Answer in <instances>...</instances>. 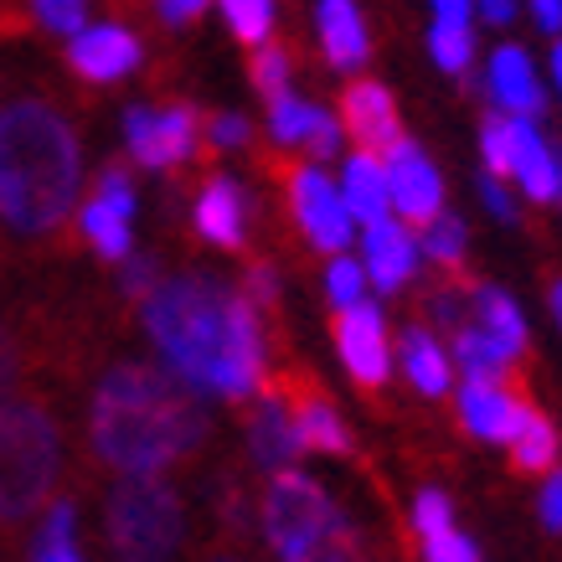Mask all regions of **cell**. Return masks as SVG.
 Masks as SVG:
<instances>
[{"label":"cell","instance_id":"1","mask_svg":"<svg viewBox=\"0 0 562 562\" xmlns=\"http://www.w3.org/2000/svg\"><path fill=\"white\" fill-rule=\"evenodd\" d=\"M145 330L187 387H206L243 403L263 382L258 310L248 294L227 290L222 279L206 273L160 279L145 294Z\"/></svg>","mask_w":562,"mask_h":562},{"label":"cell","instance_id":"2","mask_svg":"<svg viewBox=\"0 0 562 562\" xmlns=\"http://www.w3.org/2000/svg\"><path fill=\"white\" fill-rule=\"evenodd\" d=\"M212 418L176 372L114 361L88 397V454L109 475H166L202 454Z\"/></svg>","mask_w":562,"mask_h":562},{"label":"cell","instance_id":"3","mask_svg":"<svg viewBox=\"0 0 562 562\" xmlns=\"http://www.w3.org/2000/svg\"><path fill=\"white\" fill-rule=\"evenodd\" d=\"M83 187V145L52 99H11L0 109V233L52 238L72 217Z\"/></svg>","mask_w":562,"mask_h":562},{"label":"cell","instance_id":"4","mask_svg":"<svg viewBox=\"0 0 562 562\" xmlns=\"http://www.w3.org/2000/svg\"><path fill=\"white\" fill-rule=\"evenodd\" d=\"M68 464V428L47 392L0 403V531L11 537L52 501Z\"/></svg>","mask_w":562,"mask_h":562},{"label":"cell","instance_id":"5","mask_svg":"<svg viewBox=\"0 0 562 562\" xmlns=\"http://www.w3.org/2000/svg\"><path fill=\"white\" fill-rule=\"evenodd\" d=\"M103 542L114 562H176L187 542V501L160 475H120L103 501Z\"/></svg>","mask_w":562,"mask_h":562},{"label":"cell","instance_id":"6","mask_svg":"<svg viewBox=\"0 0 562 562\" xmlns=\"http://www.w3.org/2000/svg\"><path fill=\"white\" fill-rule=\"evenodd\" d=\"M258 512H263V537L284 562H321V552L341 527V512L321 480L294 475V470H273Z\"/></svg>","mask_w":562,"mask_h":562},{"label":"cell","instance_id":"7","mask_svg":"<svg viewBox=\"0 0 562 562\" xmlns=\"http://www.w3.org/2000/svg\"><path fill=\"white\" fill-rule=\"evenodd\" d=\"M124 139H130V155L150 171H171L181 160L206 145V114L191 109V103H166V109H145L135 103L124 114Z\"/></svg>","mask_w":562,"mask_h":562},{"label":"cell","instance_id":"8","mask_svg":"<svg viewBox=\"0 0 562 562\" xmlns=\"http://www.w3.org/2000/svg\"><path fill=\"white\" fill-rule=\"evenodd\" d=\"M284 187H290V212H294V222L305 227V238L336 258L346 243H351V212H346V202L336 196L330 176H325L321 166H294V171L284 176Z\"/></svg>","mask_w":562,"mask_h":562},{"label":"cell","instance_id":"9","mask_svg":"<svg viewBox=\"0 0 562 562\" xmlns=\"http://www.w3.org/2000/svg\"><path fill=\"white\" fill-rule=\"evenodd\" d=\"M330 330H336V351H341L346 372H351V382H357L361 392H382L387 387V325H382V315H376V305H367V300H357V305L336 310V321H330Z\"/></svg>","mask_w":562,"mask_h":562},{"label":"cell","instance_id":"10","mask_svg":"<svg viewBox=\"0 0 562 562\" xmlns=\"http://www.w3.org/2000/svg\"><path fill=\"white\" fill-rule=\"evenodd\" d=\"M341 135L357 139L361 155H372V160H387L403 145V120H397V103L387 88L372 78L341 88Z\"/></svg>","mask_w":562,"mask_h":562},{"label":"cell","instance_id":"11","mask_svg":"<svg viewBox=\"0 0 562 562\" xmlns=\"http://www.w3.org/2000/svg\"><path fill=\"white\" fill-rule=\"evenodd\" d=\"M485 99L495 114H516V120H542L547 114V88L542 72L531 63L521 42H501L485 63Z\"/></svg>","mask_w":562,"mask_h":562},{"label":"cell","instance_id":"12","mask_svg":"<svg viewBox=\"0 0 562 562\" xmlns=\"http://www.w3.org/2000/svg\"><path fill=\"white\" fill-rule=\"evenodd\" d=\"M382 176H387V206H397L413 227H424V222H434L443 212V176L434 171V160L413 139H403L382 160Z\"/></svg>","mask_w":562,"mask_h":562},{"label":"cell","instance_id":"13","mask_svg":"<svg viewBox=\"0 0 562 562\" xmlns=\"http://www.w3.org/2000/svg\"><path fill=\"white\" fill-rule=\"evenodd\" d=\"M300 428H294V408L284 382L254 392V408H248V454H254L258 470H290L294 454H300Z\"/></svg>","mask_w":562,"mask_h":562},{"label":"cell","instance_id":"14","mask_svg":"<svg viewBox=\"0 0 562 562\" xmlns=\"http://www.w3.org/2000/svg\"><path fill=\"white\" fill-rule=\"evenodd\" d=\"M512 181L537 206L562 202V145L547 139L537 120H516V114H512Z\"/></svg>","mask_w":562,"mask_h":562},{"label":"cell","instance_id":"15","mask_svg":"<svg viewBox=\"0 0 562 562\" xmlns=\"http://www.w3.org/2000/svg\"><path fill=\"white\" fill-rule=\"evenodd\" d=\"M527 408V397L512 392L506 376H464L460 387V424L480 443H506L516 428V413Z\"/></svg>","mask_w":562,"mask_h":562},{"label":"cell","instance_id":"16","mask_svg":"<svg viewBox=\"0 0 562 562\" xmlns=\"http://www.w3.org/2000/svg\"><path fill=\"white\" fill-rule=\"evenodd\" d=\"M68 68L83 83H120L124 72L139 68V36L124 26H83L68 42Z\"/></svg>","mask_w":562,"mask_h":562},{"label":"cell","instance_id":"17","mask_svg":"<svg viewBox=\"0 0 562 562\" xmlns=\"http://www.w3.org/2000/svg\"><path fill=\"white\" fill-rule=\"evenodd\" d=\"M196 233L212 248L243 254V243H248V196H243L233 176H206L202 181V191H196Z\"/></svg>","mask_w":562,"mask_h":562},{"label":"cell","instance_id":"18","mask_svg":"<svg viewBox=\"0 0 562 562\" xmlns=\"http://www.w3.org/2000/svg\"><path fill=\"white\" fill-rule=\"evenodd\" d=\"M470 321L491 336L495 346H501V357L506 361H521L531 346V330H527V315H521V305H516L506 290H491V284H475V294H470Z\"/></svg>","mask_w":562,"mask_h":562},{"label":"cell","instance_id":"19","mask_svg":"<svg viewBox=\"0 0 562 562\" xmlns=\"http://www.w3.org/2000/svg\"><path fill=\"white\" fill-rule=\"evenodd\" d=\"M506 449H512L516 475L547 480L552 470H558V460H562V434H558V424H552L542 408H531L527 403V408L516 413V428H512V439H506Z\"/></svg>","mask_w":562,"mask_h":562},{"label":"cell","instance_id":"20","mask_svg":"<svg viewBox=\"0 0 562 562\" xmlns=\"http://www.w3.org/2000/svg\"><path fill=\"white\" fill-rule=\"evenodd\" d=\"M294 408V428H300V443L305 449H321V454H351V428L341 424V413L330 408L315 382H305V392H294V382H284Z\"/></svg>","mask_w":562,"mask_h":562},{"label":"cell","instance_id":"21","mask_svg":"<svg viewBox=\"0 0 562 562\" xmlns=\"http://www.w3.org/2000/svg\"><path fill=\"white\" fill-rule=\"evenodd\" d=\"M413 263H418V248L403 222H367V279H376V290H403Z\"/></svg>","mask_w":562,"mask_h":562},{"label":"cell","instance_id":"22","mask_svg":"<svg viewBox=\"0 0 562 562\" xmlns=\"http://www.w3.org/2000/svg\"><path fill=\"white\" fill-rule=\"evenodd\" d=\"M321 47L336 68H361L367 63V26H361L357 0H321Z\"/></svg>","mask_w":562,"mask_h":562},{"label":"cell","instance_id":"23","mask_svg":"<svg viewBox=\"0 0 562 562\" xmlns=\"http://www.w3.org/2000/svg\"><path fill=\"white\" fill-rule=\"evenodd\" d=\"M36 361H42L36 330L21 321V315H0V403H11V397L32 382Z\"/></svg>","mask_w":562,"mask_h":562},{"label":"cell","instance_id":"24","mask_svg":"<svg viewBox=\"0 0 562 562\" xmlns=\"http://www.w3.org/2000/svg\"><path fill=\"white\" fill-rule=\"evenodd\" d=\"M397 357H403V372H408V382L424 392V397H449V357L439 351V341L428 336L424 325L403 330Z\"/></svg>","mask_w":562,"mask_h":562},{"label":"cell","instance_id":"25","mask_svg":"<svg viewBox=\"0 0 562 562\" xmlns=\"http://www.w3.org/2000/svg\"><path fill=\"white\" fill-rule=\"evenodd\" d=\"M341 202H346V212H351L357 222H382L387 217V176H382V160L357 155V160L346 166Z\"/></svg>","mask_w":562,"mask_h":562},{"label":"cell","instance_id":"26","mask_svg":"<svg viewBox=\"0 0 562 562\" xmlns=\"http://www.w3.org/2000/svg\"><path fill=\"white\" fill-rule=\"evenodd\" d=\"M78 233H83V238L93 243V254L109 258V263L130 258V217L114 212L109 202H99V196H88V206L78 212Z\"/></svg>","mask_w":562,"mask_h":562},{"label":"cell","instance_id":"27","mask_svg":"<svg viewBox=\"0 0 562 562\" xmlns=\"http://www.w3.org/2000/svg\"><path fill=\"white\" fill-rule=\"evenodd\" d=\"M32 562H88L83 547H78V527H72V501L52 506L36 527V542H32Z\"/></svg>","mask_w":562,"mask_h":562},{"label":"cell","instance_id":"28","mask_svg":"<svg viewBox=\"0 0 562 562\" xmlns=\"http://www.w3.org/2000/svg\"><path fill=\"white\" fill-rule=\"evenodd\" d=\"M428 52H434V63H439L443 72H454V78H464V72L475 68V26L470 21H434L428 26Z\"/></svg>","mask_w":562,"mask_h":562},{"label":"cell","instance_id":"29","mask_svg":"<svg viewBox=\"0 0 562 562\" xmlns=\"http://www.w3.org/2000/svg\"><path fill=\"white\" fill-rule=\"evenodd\" d=\"M454 357H460L464 376H512V367H516V361L501 357V346H495L475 321H464L460 330H454Z\"/></svg>","mask_w":562,"mask_h":562},{"label":"cell","instance_id":"30","mask_svg":"<svg viewBox=\"0 0 562 562\" xmlns=\"http://www.w3.org/2000/svg\"><path fill=\"white\" fill-rule=\"evenodd\" d=\"M418 248H424L439 269L460 273V263H464V222L454 217V212H439L434 222H424V227H418Z\"/></svg>","mask_w":562,"mask_h":562},{"label":"cell","instance_id":"31","mask_svg":"<svg viewBox=\"0 0 562 562\" xmlns=\"http://www.w3.org/2000/svg\"><path fill=\"white\" fill-rule=\"evenodd\" d=\"M315 120H321V109L305 99H294L290 88L284 93H273L269 99V130L279 145H305L310 130H315Z\"/></svg>","mask_w":562,"mask_h":562},{"label":"cell","instance_id":"32","mask_svg":"<svg viewBox=\"0 0 562 562\" xmlns=\"http://www.w3.org/2000/svg\"><path fill=\"white\" fill-rule=\"evenodd\" d=\"M217 5H222V16H227V26H233V36H238L248 52L269 42V32H273V0H217Z\"/></svg>","mask_w":562,"mask_h":562},{"label":"cell","instance_id":"33","mask_svg":"<svg viewBox=\"0 0 562 562\" xmlns=\"http://www.w3.org/2000/svg\"><path fill=\"white\" fill-rule=\"evenodd\" d=\"M480 155H485V176L512 181V114H485L480 120Z\"/></svg>","mask_w":562,"mask_h":562},{"label":"cell","instance_id":"34","mask_svg":"<svg viewBox=\"0 0 562 562\" xmlns=\"http://www.w3.org/2000/svg\"><path fill=\"white\" fill-rule=\"evenodd\" d=\"M248 78H254V88L263 93V99L284 93V88H290V47L263 42L258 52H248Z\"/></svg>","mask_w":562,"mask_h":562},{"label":"cell","instance_id":"35","mask_svg":"<svg viewBox=\"0 0 562 562\" xmlns=\"http://www.w3.org/2000/svg\"><path fill=\"white\" fill-rule=\"evenodd\" d=\"M361 290H367V269L361 263H351V258H330V269H325V294H330V305L346 310V305H357Z\"/></svg>","mask_w":562,"mask_h":562},{"label":"cell","instance_id":"36","mask_svg":"<svg viewBox=\"0 0 562 562\" xmlns=\"http://www.w3.org/2000/svg\"><path fill=\"white\" fill-rule=\"evenodd\" d=\"M32 11L47 32L78 36L83 32V21H88V0H32Z\"/></svg>","mask_w":562,"mask_h":562},{"label":"cell","instance_id":"37","mask_svg":"<svg viewBox=\"0 0 562 562\" xmlns=\"http://www.w3.org/2000/svg\"><path fill=\"white\" fill-rule=\"evenodd\" d=\"M424 562H485V558H480V547L464 531L443 527L434 537H424Z\"/></svg>","mask_w":562,"mask_h":562},{"label":"cell","instance_id":"38","mask_svg":"<svg viewBox=\"0 0 562 562\" xmlns=\"http://www.w3.org/2000/svg\"><path fill=\"white\" fill-rule=\"evenodd\" d=\"M93 196H99V202H109L114 212H124V217H135V181H130V171H124L120 160L99 171V187H93Z\"/></svg>","mask_w":562,"mask_h":562},{"label":"cell","instance_id":"39","mask_svg":"<svg viewBox=\"0 0 562 562\" xmlns=\"http://www.w3.org/2000/svg\"><path fill=\"white\" fill-rule=\"evenodd\" d=\"M413 527H418V537H434V531L454 527L449 495L443 491H418V501H413Z\"/></svg>","mask_w":562,"mask_h":562},{"label":"cell","instance_id":"40","mask_svg":"<svg viewBox=\"0 0 562 562\" xmlns=\"http://www.w3.org/2000/svg\"><path fill=\"white\" fill-rule=\"evenodd\" d=\"M243 294L254 300V310H279V273H273V263H248V273H243Z\"/></svg>","mask_w":562,"mask_h":562},{"label":"cell","instance_id":"41","mask_svg":"<svg viewBox=\"0 0 562 562\" xmlns=\"http://www.w3.org/2000/svg\"><path fill=\"white\" fill-rule=\"evenodd\" d=\"M155 284H160V263H155V258H130V263H124V279H120V290L130 294V300H145V294L155 290Z\"/></svg>","mask_w":562,"mask_h":562},{"label":"cell","instance_id":"42","mask_svg":"<svg viewBox=\"0 0 562 562\" xmlns=\"http://www.w3.org/2000/svg\"><path fill=\"white\" fill-rule=\"evenodd\" d=\"M248 124L238 120V114H212L206 120V145H222V150H233V145H248Z\"/></svg>","mask_w":562,"mask_h":562},{"label":"cell","instance_id":"43","mask_svg":"<svg viewBox=\"0 0 562 562\" xmlns=\"http://www.w3.org/2000/svg\"><path fill=\"white\" fill-rule=\"evenodd\" d=\"M480 202L491 206V217L516 222V196H512V187H506L501 176H480Z\"/></svg>","mask_w":562,"mask_h":562},{"label":"cell","instance_id":"44","mask_svg":"<svg viewBox=\"0 0 562 562\" xmlns=\"http://www.w3.org/2000/svg\"><path fill=\"white\" fill-rule=\"evenodd\" d=\"M310 155H315V160H330V155L341 150V124H336V114H325L321 109V120H315V130H310Z\"/></svg>","mask_w":562,"mask_h":562},{"label":"cell","instance_id":"45","mask_svg":"<svg viewBox=\"0 0 562 562\" xmlns=\"http://www.w3.org/2000/svg\"><path fill=\"white\" fill-rule=\"evenodd\" d=\"M537 516H542L547 531H562V470H552L542 485V495H537Z\"/></svg>","mask_w":562,"mask_h":562},{"label":"cell","instance_id":"46","mask_svg":"<svg viewBox=\"0 0 562 562\" xmlns=\"http://www.w3.org/2000/svg\"><path fill=\"white\" fill-rule=\"evenodd\" d=\"M527 11L547 36H562V0H527Z\"/></svg>","mask_w":562,"mask_h":562},{"label":"cell","instance_id":"47","mask_svg":"<svg viewBox=\"0 0 562 562\" xmlns=\"http://www.w3.org/2000/svg\"><path fill=\"white\" fill-rule=\"evenodd\" d=\"M475 11L491 21V26H512V21L521 16V0H475Z\"/></svg>","mask_w":562,"mask_h":562},{"label":"cell","instance_id":"48","mask_svg":"<svg viewBox=\"0 0 562 562\" xmlns=\"http://www.w3.org/2000/svg\"><path fill=\"white\" fill-rule=\"evenodd\" d=\"M166 21H196L206 11V0H155Z\"/></svg>","mask_w":562,"mask_h":562},{"label":"cell","instance_id":"49","mask_svg":"<svg viewBox=\"0 0 562 562\" xmlns=\"http://www.w3.org/2000/svg\"><path fill=\"white\" fill-rule=\"evenodd\" d=\"M434 11H439L443 21H470V11H475V0H434Z\"/></svg>","mask_w":562,"mask_h":562},{"label":"cell","instance_id":"50","mask_svg":"<svg viewBox=\"0 0 562 562\" xmlns=\"http://www.w3.org/2000/svg\"><path fill=\"white\" fill-rule=\"evenodd\" d=\"M547 72H552V93L562 99V36H552V52H547Z\"/></svg>","mask_w":562,"mask_h":562},{"label":"cell","instance_id":"51","mask_svg":"<svg viewBox=\"0 0 562 562\" xmlns=\"http://www.w3.org/2000/svg\"><path fill=\"white\" fill-rule=\"evenodd\" d=\"M547 305H552V321L562 330V279H552V290H547Z\"/></svg>","mask_w":562,"mask_h":562},{"label":"cell","instance_id":"52","mask_svg":"<svg viewBox=\"0 0 562 562\" xmlns=\"http://www.w3.org/2000/svg\"><path fill=\"white\" fill-rule=\"evenodd\" d=\"M325 562H361V558H351V552H336V558H325Z\"/></svg>","mask_w":562,"mask_h":562}]
</instances>
